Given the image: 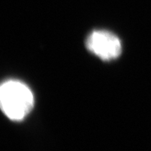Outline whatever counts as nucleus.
<instances>
[{
    "mask_svg": "<svg viewBox=\"0 0 151 151\" xmlns=\"http://www.w3.org/2000/svg\"><path fill=\"white\" fill-rule=\"evenodd\" d=\"M1 109L13 121H22L31 112L35 98L31 90L21 81L9 80L0 88Z\"/></svg>",
    "mask_w": 151,
    "mask_h": 151,
    "instance_id": "f257e3e1",
    "label": "nucleus"
},
{
    "mask_svg": "<svg viewBox=\"0 0 151 151\" xmlns=\"http://www.w3.org/2000/svg\"><path fill=\"white\" fill-rule=\"evenodd\" d=\"M86 49L103 60L117 59L122 53V44L118 36L107 30H94L86 40Z\"/></svg>",
    "mask_w": 151,
    "mask_h": 151,
    "instance_id": "f03ea898",
    "label": "nucleus"
}]
</instances>
